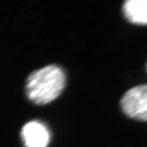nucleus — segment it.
Wrapping results in <instances>:
<instances>
[{
	"instance_id": "obj_1",
	"label": "nucleus",
	"mask_w": 147,
	"mask_h": 147,
	"mask_svg": "<svg viewBox=\"0 0 147 147\" xmlns=\"http://www.w3.org/2000/svg\"><path fill=\"white\" fill-rule=\"evenodd\" d=\"M65 85L63 70L51 65L38 69L28 77L26 91L28 98L37 105L52 102L62 92Z\"/></svg>"
},
{
	"instance_id": "obj_2",
	"label": "nucleus",
	"mask_w": 147,
	"mask_h": 147,
	"mask_svg": "<svg viewBox=\"0 0 147 147\" xmlns=\"http://www.w3.org/2000/svg\"><path fill=\"white\" fill-rule=\"evenodd\" d=\"M121 106L123 112L131 119L147 121V84L128 90L122 97Z\"/></svg>"
},
{
	"instance_id": "obj_3",
	"label": "nucleus",
	"mask_w": 147,
	"mask_h": 147,
	"mask_svg": "<svg viewBox=\"0 0 147 147\" xmlns=\"http://www.w3.org/2000/svg\"><path fill=\"white\" fill-rule=\"evenodd\" d=\"M21 136L26 147H47L50 140L48 129L38 121L27 123L22 128Z\"/></svg>"
},
{
	"instance_id": "obj_4",
	"label": "nucleus",
	"mask_w": 147,
	"mask_h": 147,
	"mask_svg": "<svg viewBox=\"0 0 147 147\" xmlns=\"http://www.w3.org/2000/svg\"><path fill=\"white\" fill-rule=\"evenodd\" d=\"M126 18L131 23L147 25V0H128L123 7Z\"/></svg>"
}]
</instances>
